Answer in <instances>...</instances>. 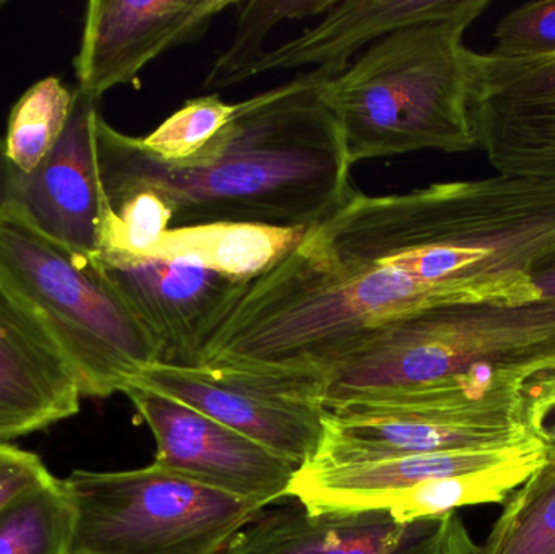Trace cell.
I'll list each match as a JSON object with an SVG mask.
<instances>
[{"mask_svg":"<svg viewBox=\"0 0 555 554\" xmlns=\"http://www.w3.org/2000/svg\"><path fill=\"white\" fill-rule=\"evenodd\" d=\"M326 81L312 68L241 101L230 124L188 165L163 162L100 113L98 168L162 195L172 228L319 227L356 192L341 132L323 101Z\"/></svg>","mask_w":555,"mask_h":554,"instance_id":"1","label":"cell"},{"mask_svg":"<svg viewBox=\"0 0 555 554\" xmlns=\"http://www.w3.org/2000/svg\"><path fill=\"white\" fill-rule=\"evenodd\" d=\"M313 240L346 259L406 276L440 305L521 306L530 272L555 247V182L495 175L406 194L356 191Z\"/></svg>","mask_w":555,"mask_h":554,"instance_id":"2","label":"cell"},{"mask_svg":"<svg viewBox=\"0 0 555 554\" xmlns=\"http://www.w3.org/2000/svg\"><path fill=\"white\" fill-rule=\"evenodd\" d=\"M555 371V299L450 305L391 319L322 379L326 412L521 396Z\"/></svg>","mask_w":555,"mask_h":554,"instance_id":"3","label":"cell"},{"mask_svg":"<svg viewBox=\"0 0 555 554\" xmlns=\"http://www.w3.org/2000/svg\"><path fill=\"white\" fill-rule=\"evenodd\" d=\"M440 305L400 273L338 256L307 231L272 269L237 282L215 314L201 366L322 377L391 319Z\"/></svg>","mask_w":555,"mask_h":554,"instance_id":"4","label":"cell"},{"mask_svg":"<svg viewBox=\"0 0 555 554\" xmlns=\"http://www.w3.org/2000/svg\"><path fill=\"white\" fill-rule=\"evenodd\" d=\"M472 18L420 23L369 46L323 85L349 163L479 149L475 91L481 54L465 44Z\"/></svg>","mask_w":555,"mask_h":554,"instance_id":"5","label":"cell"},{"mask_svg":"<svg viewBox=\"0 0 555 554\" xmlns=\"http://www.w3.org/2000/svg\"><path fill=\"white\" fill-rule=\"evenodd\" d=\"M0 279L42 319L77 374L81 396L126 392L158 363L155 342L98 256L72 249L0 208Z\"/></svg>","mask_w":555,"mask_h":554,"instance_id":"6","label":"cell"},{"mask_svg":"<svg viewBox=\"0 0 555 554\" xmlns=\"http://www.w3.org/2000/svg\"><path fill=\"white\" fill-rule=\"evenodd\" d=\"M68 554H221L263 510L159 465L75 471Z\"/></svg>","mask_w":555,"mask_h":554,"instance_id":"7","label":"cell"},{"mask_svg":"<svg viewBox=\"0 0 555 554\" xmlns=\"http://www.w3.org/2000/svg\"><path fill=\"white\" fill-rule=\"evenodd\" d=\"M132 386L178 400L299 468L312 462L322 441L326 416L322 377L155 363Z\"/></svg>","mask_w":555,"mask_h":554,"instance_id":"8","label":"cell"},{"mask_svg":"<svg viewBox=\"0 0 555 554\" xmlns=\"http://www.w3.org/2000/svg\"><path fill=\"white\" fill-rule=\"evenodd\" d=\"M156 442L153 464L260 510L286 501L299 467L241 433L155 390L124 392Z\"/></svg>","mask_w":555,"mask_h":554,"instance_id":"9","label":"cell"},{"mask_svg":"<svg viewBox=\"0 0 555 554\" xmlns=\"http://www.w3.org/2000/svg\"><path fill=\"white\" fill-rule=\"evenodd\" d=\"M459 513L398 523L388 511H312L287 498L263 510L221 554H479Z\"/></svg>","mask_w":555,"mask_h":554,"instance_id":"10","label":"cell"},{"mask_svg":"<svg viewBox=\"0 0 555 554\" xmlns=\"http://www.w3.org/2000/svg\"><path fill=\"white\" fill-rule=\"evenodd\" d=\"M524 400L499 399L466 412L338 415L326 412L319 451L300 468H336L437 452L514 448L530 441Z\"/></svg>","mask_w":555,"mask_h":554,"instance_id":"11","label":"cell"},{"mask_svg":"<svg viewBox=\"0 0 555 554\" xmlns=\"http://www.w3.org/2000/svg\"><path fill=\"white\" fill-rule=\"evenodd\" d=\"M234 5L236 0H91L74 61L77 90L100 101L113 88L135 85L150 62L204 38Z\"/></svg>","mask_w":555,"mask_h":554,"instance_id":"12","label":"cell"},{"mask_svg":"<svg viewBox=\"0 0 555 554\" xmlns=\"http://www.w3.org/2000/svg\"><path fill=\"white\" fill-rule=\"evenodd\" d=\"M98 114V101L75 88L67 129L35 171H16L0 150V208L15 211L46 236L93 256L100 228Z\"/></svg>","mask_w":555,"mask_h":554,"instance_id":"13","label":"cell"},{"mask_svg":"<svg viewBox=\"0 0 555 554\" xmlns=\"http://www.w3.org/2000/svg\"><path fill=\"white\" fill-rule=\"evenodd\" d=\"M473 113L499 175L555 182V55L481 54Z\"/></svg>","mask_w":555,"mask_h":554,"instance_id":"14","label":"cell"},{"mask_svg":"<svg viewBox=\"0 0 555 554\" xmlns=\"http://www.w3.org/2000/svg\"><path fill=\"white\" fill-rule=\"evenodd\" d=\"M98 260L155 342L158 363L201 366L211 321L237 282L189 260L101 256Z\"/></svg>","mask_w":555,"mask_h":554,"instance_id":"15","label":"cell"},{"mask_svg":"<svg viewBox=\"0 0 555 554\" xmlns=\"http://www.w3.org/2000/svg\"><path fill=\"white\" fill-rule=\"evenodd\" d=\"M80 383L35 309L0 279V446L80 412Z\"/></svg>","mask_w":555,"mask_h":554,"instance_id":"16","label":"cell"},{"mask_svg":"<svg viewBox=\"0 0 555 554\" xmlns=\"http://www.w3.org/2000/svg\"><path fill=\"white\" fill-rule=\"evenodd\" d=\"M489 0H336L313 28L283 42L247 72V80L286 68L310 67L326 80L339 77L352 57L390 33L420 23L478 20Z\"/></svg>","mask_w":555,"mask_h":554,"instance_id":"17","label":"cell"},{"mask_svg":"<svg viewBox=\"0 0 555 554\" xmlns=\"http://www.w3.org/2000/svg\"><path fill=\"white\" fill-rule=\"evenodd\" d=\"M530 441L514 448L437 452L322 471L299 468L287 497L312 511L348 510L356 501L375 494L501 464L520 454Z\"/></svg>","mask_w":555,"mask_h":554,"instance_id":"18","label":"cell"},{"mask_svg":"<svg viewBox=\"0 0 555 554\" xmlns=\"http://www.w3.org/2000/svg\"><path fill=\"white\" fill-rule=\"evenodd\" d=\"M546 462L543 448L530 445L508 461L481 471L423 481L356 501L348 510L388 511L398 523L436 519L462 507L504 504Z\"/></svg>","mask_w":555,"mask_h":554,"instance_id":"19","label":"cell"},{"mask_svg":"<svg viewBox=\"0 0 555 554\" xmlns=\"http://www.w3.org/2000/svg\"><path fill=\"white\" fill-rule=\"evenodd\" d=\"M309 230L250 223L169 228L152 257L189 260L234 282H246L276 266L302 243Z\"/></svg>","mask_w":555,"mask_h":554,"instance_id":"20","label":"cell"},{"mask_svg":"<svg viewBox=\"0 0 555 554\" xmlns=\"http://www.w3.org/2000/svg\"><path fill=\"white\" fill-rule=\"evenodd\" d=\"M75 88L61 78L36 81L16 101L0 140L3 158L20 172H31L48 158L67 129Z\"/></svg>","mask_w":555,"mask_h":554,"instance_id":"21","label":"cell"},{"mask_svg":"<svg viewBox=\"0 0 555 554\" xmlns=\"http://www.w3.org/2000/svg\"><path fill=\"white\" fill-rule=\"evenodd\" d=\"M74 506L64 480L51 477L0 510V554H68Z\"/></svg>","mask_w":555,"mask_h":554,"instance_id":"22","label":"cell"},{"mask_svg":"<svg viewBox=\"0 0 555 554\" xmlns=\"http://www.w3.org/2000/svg\"><path fill=\"white\" fill-rule=\"evenodd\" d=\"M479 554H555V462L505 501Z\"/></svg>","mask_w":555,"mask_h":554,"instance_id":"23","label":"cell"},{"mask_svg":"<svg viewBox=\"0 0 555 554\" xmlns=\"http://www.w3.org/2000/svg\"><path fill=\"white\" fill-rule=\"evenodd\" d=\"M336 0H253L237 2L233 41L218 54L205 77V90L217 91L247 80V72L263 57V42L272 29L287 20L325 15Z\"/></svg>","mask_w":555,"mask_h":554,"instance_id":"24","label":"cell"},{"mask_svg":"<svg viewBox=\"0 0 555 554\" xmlns=\"http://www.w3.org/2000/svg\"><path fill=\"white\" fill-rule=\"evenodd\" d=\"M236 104L220 98H197L185 103L143 140V145L169 165H188L197 158L233 119Z\"/></svg>","mask_w":555,"mask_h":554,"instance_id":"25","label":"cell"},{"mask_svg":"<svg viewBox=\"0 0 555 554\" xmlns=\"http://www.w3.org/2000/svg\"><path fill=\"white\" fill-rule=\"evenodd\" d=\"M495 57L555 55V0L528 2L502 16L494 31Z\"/></svg>","mask_w":555,"mask_h":554,"instance_id":"26","label":"cell"},{"mask_svg":"<svg viewBox=\"0 0 555 554\" xmlns=\"http://www.w3.org/2000/svg\"><path fill=\"white\" fill-rule=\"evenodd\" d=\"M521 400L528 436L543 448L546 462H555V371L531 381Z\"/></svg>","mask_w":555,"mask_h":554,"instance_id":"27","label":"cell"},{"mask_svg":"<svg viewBox=\"0 0 555 554\" xmlns=\"http://www.w3.org/2000/svg\"><path fill=\"white\" fill-rule=\"evenodd\" d=\"M51 477L38 455L10 445L0 446V510L23 491Z\"/></svg>","mask_w":555,"mask_h":554,"instance_id":"28","label":"cell"},{"mask_svg":"<svg viewBox=\"0 0 555 554\" xmlns=\"http://www.w3.org/2000/svg\"><path fill=\"white\" fill-rule=\"evenodd\" d=\"M530 279L541 298L555 299V247L538 260L530 272Z\"/></svg>","mask_w":555,"mask_h":554,"instance_id":"29","label":"cell"},{"mask_svg":"<svg viewBox=\"0 0 555 554\" xmlns=\"http://www.w3.org/2000/svg\"><path fill=\"white\" fill-rule=\"evenodd\" d=\"M3 5H5V0H0V9H2Z\"/></svg>","mask_w":555,"mask_h":554,"instance_id":"30","label":"cell"}]
</instances>
